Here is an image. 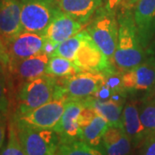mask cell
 Listing matches in <instances>:
<instances>
[{
	"label": "cell",
	"instance_id": "cell-1",
	"mask_svg": "<svg viewBox=\"0 0 155 155\" xmlns=\"http://www.w3.org/2000/svg\"><path fill=\"white\" fill-rule=\"evenodd\" d=\"M117 21L118 36L113 63L125 72L142 63L143 47L139 39L132 10L121 8Z\"/></svg>",
	"mask_w": 155,
	"mask_h": 155
},
{
	"label": "cell",
	"instance_id": "cell-2",
	"mask_svg": "<svg viewBox=\"0 0 155 155\" xmlns=\"http://www.w3.org/2000/svg\"><path fill=\"white\" fill-rule=\"evenodd\" d=\"M57 78L48 74L22 84L17 95L18 107L15 116L25 114L55 97L61 91Z\"/></svg>",
	"mask_w": 155,
	"mask_h": 155
},
{
	"label": "cell",
	"instance_id": "cell-3",
	"mask_svg": "<svg viewBox=\"0 0 155 155\" xmlns=\"http://www.w3.org/2000/svg\"><path fill=\"white\" fill-rule=\"evenodd\" d=\"M86 30L100 50L113 63L118 36V21L116 13L108 11L105 6H102L92 17Z\"/></svg>",
	"mask_w": 155,
	"mask_h": 155
},
{
	"label": "cell",
	"instance_id": "cell-4",
	"mask_svg": "<svg viewBox=\"0 0 155 155\" xmlns=\"http://www.w3.org/2000/svg\"><path fill=\"white\" fill-rule=\"evenodd\" d=\"M14 121L25 154L57 155L60 137L54 130L37 128L15 119Z\"/></svg>",
	"mask_w": 155,
	"mask_h": 155
},
{
	"label": "cell",
	"instance_id": "cell-5",
	"mask_svg": "<svg viewBox=\"0 0 155 155\" xmlns=\"http://www.w3.org/2000/svg\"><path fill=\"white\" fill-rule=\"evenodd\" d=\"M22 31L44 35L61 11L58 0H20Z\"/></svg>",
	"mask_w": 155,
	"mask_h": 155
},
{
	"label": "cell",
	"instance_id": "cell-6",
	"mask_svg": "<svg viewBox=\"0 0 155 155\" xmlns=\"http://www.w3.org/2000/svg\"><path fill=\"white\" fill-rule=\"evenodd\" d=\"M69 100L70 98L65 94L61 87V91L54 99L25 114L14 116V119L31 127L54 130L60 122L66 104Z\"/></svg>",
	"mask_w": 155,
	"mask_h": 155
},
{
	"label": "cell",
	"instance_id": "cell-7",
	"mask_svg": "<svg viewBox=\"0 0 155 155\" xmlns=\"http://www.w3.org/2000/svg\"><path fill=\"white\" fill-rule=\"evenodd\" d=\"M80 44L76 50L72 62L80 72H102L111 71V63L94 42L86 29L82 30Z\"/></svg>",
	"mask_w": 155,
	"mask_h": 155
},
{
	"label": "cell",
	"instance_id": "cell-8",
	"mask_svg": "<svg viewBox=\"0 0 155 155\" xmlns=\"http://www.w3.org/2000/svg\"><path fill=\"white\" fill-rule=\"evenodd\" d=\"M104 82V74L102 72H80L65 78L61 87L70 100L84 101L94 97Z\"/></svg>",
	"mask_w": 155,
	"mask_h": 155
},
{
	"label": "cell",
	"instance_id": "cell-9",
	"mask_svg": "<svg viewBox=\"0 0 155 155\" xmlns=\"http://www.w3.org/2000/svg\"><path fill=\"white\" fill-rule=\"evenodd\" d=\"M82 28L83 23L60 11L45 31L44 52L51 56L58 45L82 31Z\"/></svg>",
	"mask_w": 155,
	"mask_h": 155
},
{
	"label": "cell",
	"instance_id": "cell-10",
	"mask_svg": "<svg viewBox=\"0 0 155 155\" xmlns=\"http://www.w3.org/2000/svg\"><path fill=\"white\" fill-rule=\"evenodd\" d=\"M46 42L44 35L22 31L6 45L10 63L22 61L44 52Z\"/></svg>",
	"mask_w": 155,
	"mask_h": 155
},
{
	"label": "cell",
	"instance_id": "cell-11",
	"mask_svg": "<svg viewBox=\"0 0 155 155\" xmlns=\"http://www.w3.org/2000/svg\"><path fill=\"white\" fill-rule=\"evenodd\" d=\"M80 127V140L86 143L99 147L103 137L109 128V122L103 116L90 107H84L78 119Z\"/></svg>",
	"mask_w": 155,
	"mask_h": 155
},
{
	"label": "cell",
	"instance_id": "cell-12",
	"mask_svg": "<svg viewBox=\"0 0 155 155\" xmlns=\"http://www.w3.org/2000/svg\"><path fill=\"white\" fill-rule=\"evenodd\" d=\"M22 32L20 0H0V35L5 45Z\"/></svg>",
	"mask_w": 155,
	"mask_h": 155
},
{
	"label": "cell",
	"instance_id": "cell-13",
	"mask_svg": "<svg viewBox=\"0 0 155 155\" xmlns=\"http://www.w3.org/2000/svg\"><path fill=\"white\" fill-rule=\"evenodd\" d=\"M122 85L127 91H147L155 85V61L150 60L122 74Z\"/></svg>",
	"mask_w": 155,
	"mask_h": 155
},
{
	"label": "cell",
	"instance_id": "cell-14",
	"mask_svg": "<svg viewBox=\"0 0 155 155\" xmlns=\"http://www.w3.org/2000/svg\"><path fill=\"white\" fill-rule=\"evenodd\" d=\"M84 108V104L78 100H69L60 122L54 130L59 134L60 141L80 140V127L78 119Z\"/></svg>",
	"mask_w": 155,
	"mask_h": 155
},
{
	"label": "cell",
	"instance_id": "cell-15",
	"mask_svg": "<svg viewBox=\"0 0 155 155\" xmlns=\"http://www.w3.org/2000/svg\"><path fill=\"white\" fill-rule=\"evenodd\" d=\"M134 19L140 41L144 48L155 31V0H139L134 6Z\"/></svg>",
	"mask_w": 155,
	"mask_h": 155
},
{
	"label": "cell",
	"instance_id": "cell-16",
	"mask_svg": "<svg viewBox=\"0 0 155 155\" xmlns=\"http://www.w3.org/2000/svg\"><path fill=\"white\" fill-rule=\"evenodd\" d=\"M50 57L48 54L42 52L22 61L11 62L8 68L23 82L29 81L46 74V69Z\"/></svg>",
	"mask_w": 155,
	"mask_h": 155
},
{
	"label": "cell",
	"instance_id": "cell-17",
	"mask_svg": "<svg viewBox=\"0 0 155 155\" xmlns=\"http://www.w3.org/2000/svg\"><path fill=\"white\" fill-rule=\"evenodd\" d=\"M122 127L134 147L142 145L148 137L140 117L138 107L133 102L127 103L122 110Z\"/></svg>",
	"mask_w": 155,
	"mask_h": 155
},
{
	"label": "cell",
	"instance_id": "cell-18",
	"mask_svg": "<svg viewBox=\"0 0 155 155\" xmlns=\"http://www.w3.org/2000/svg\"><path fill=\"white\" fill-rule=\"evenodd\" d=\"M104 0H58L61 11L81 23H88Z\"/></svg>",
	"mask_w": 155,
	"mask_h": 155
},
{
	"label": "cell",
	"instance_id": "cell-19",
	"mask_svg": "<svg viewBox=\"0 0 155 155\" xmlns=\"http://www.w3.org/2000/svg\"><path fill=\"white\" fill-rule=\"evenodd\" d=\"M84 107L92 108L97 113L103 116L109 122L110 127H122V115L123 110V103L116 100L110 99L101 100L96 97H91L81 101Z\"/></svg>",
	"mask_w": 155,
	"mask_h": 155
},
{
	"label": "cell",
	"instance_id": "cell-20",
	"mask_svg": "<svg viewBox=\"0 0 155 155\" xmlns=\"http://www.w3.org/2000/svg\"><path fill=\"white\" fill-rule=\"evenodd\" d=\"M107 155H131L133 144L123 127L110 126L103 137Z\"/></svg>",
	"mask_w": 155,
	"mask_h": 155
},
{
	"label": "cell",
	"instance_id": "cell-21",
	"mask_svg": "<svg viewBox=\"0 0 155 155\" xmlns=\"http://www.w3.org/2000/svg\"><path fill=\"white\" fill-rule=\"evenodd\" d=\"M57 155H107L102 146L94 147L82 140L60 141Z\"/></svg>",
	"mask_w": 155,
	"mask_h": 155
},
{
	"label": "cell",
	"instance_id": "cell-22",
	"mask_svg": "<svg viewBox=\"0 0 155 155\" xmlns=\"http://www.w3.org/2000/svg\"><path fill=\"white\" fill-rule=\"evenodd\" d=\"M80 72L73 62L61 56H51L46 69V74L55 78H67Z\"/></svg>",
	"mask_w": 155,
	"mask_h": 155
},
{
	"label": "cell",
	"instance_id": "cell-23",
	"mask_svg": "<svg viewBox=\"0 0 155 155\" xmlns=\"http://www.w3.org/2000/svg\"><path fill=\"white\" fill-rule=\"evenodd\" d=\"M140 117L149 135L155 134V101L145 103L139 108Z\"/></svg>",
	"mask_w": 155,
	"mask_h": 155
},
{
	"label": "cell",
	"instance_id": "cell-24",
	"mask_svg": "<svg viewBox=\"0 0 155 155\" xmlns=\"http://www.w3.org/2000/svg\"><path fill=\"white\" fill-rule=\"evenodd\" d=\"M1 155H26L18 138L16 122L14 119H12L9 124L8 143Z\"/></svg>",
	"mask_w": 155,
	"mask_h": 155
},
{
	"label": "cell",
	"instance_id": "cell-25",
	"mask_svg": "<svg viewBox=\"0 0 155 155\" xmlns=\"http://www.w3.org/2000/svg\"><path fill=\"white\" fill-rule=\"evenodd\" d=\"M10 107V101L8 97V90L6 85L5 78L4 74H0V112L7 114Z\"/></svg>",
	"mask_w": 155,
	"mask_h": 155
},
{
	"label": "cell",
	"instance_id": "cell-26",
	"mask_svg": "<svg viewBox=\"0 0 155 155\" xmlns=\"http://www.w3.org/2000/svg\"><path fill=\"white\" fill-rule=\"evenodd\" d=\"M140 155H155V134L149 135L141 145Z\"/></svg>",
	"mask_w": 155,
	"mask_h": 155
},
{
	"label": "cell",
	"instance_id": "cell-27",
	"mask_svg": "<svg viewBox=\"0 0 155 155\" xmlns=\"http://www.w3.org/2000/svg\"><path fill=\"white\" fill-rule=\"evenodd\" d=\"M0 59L8 68L9 63H10V56H9L7 47H6L5 43L2 38L1 35H0Z\"/></svg>",
	"mask_w": 155,
	"mask_h": 155
},
{
	"label": "cell",
	"instance_id": "cell-28",
	"mask_svg": "<svg viewBox=\"0 0 155 155\" xmlns=\"http://www.w3.org/2000/svg\"><path fill=\"white\" fill-rule=\"evenodd\" d=\"M6 115L0 112V148L3 147L6 131Z\"/></svg>",
	"mask_w": 155,
	"mask_h": 155
},
{
	"label": "cell",
	"instance_id": "cell-29",
	"mask_svg": "<svg viewBox=\"0 0 155 155\" xmlns=\"http://www.w3.org/2000/svg\"><path fill=\"white\" fill-rule=\"evenodd\" d=\"M122 2V0H106L104 6L109 11L116 13V11H117L118 7L121 5Z\"/></svg>",
	"mask_w": 155,
	"mask_h": 155
},
{
	"label": "cell",
	"instance_id": "cell-30",
	"mask_svg": "<svg viewBox=\"0 0 155 155\" xmlns=\"http://www.w3.org/2000/svg\"><path fill=\"white\" fill-rule=\"evenodd\" d=\"M138 2L139 0H122V4H121V8L132 10L133 8H134V6L136 5V4Z\"/></svg>",
	"mask_w": 155,
	"mask_h": 155
},
{
	"label": "cell",
	"instance_id": "cell-31",
	"mask_svg": "<svg viewBox=\"0 0 155 155\" xmlns=\"http://www.w3.org/2000/svg\"><path fill=\"white\" fill-rule=\"evenodd\" d=\"M6 68H7V67L4 64V62L1 61V59H0V74H5Z\"/></svg>",
	"mask_w": 155,
	"mask_h": 155
},
{
	"label": "cell",
	"instance_id": "cell-32",
	"mask_svg": "<svg viewBox=\"0 0 155 155\" xmlns=\"http://www.w3.org/2000/svg\"><path fill=\"white\" fill-rule=\"evenodd\" d=\"M154 101H155V97H154Z\"/></svg>",
	"mask_w": 155,
	"mask_h": 155
}]
</instances>
